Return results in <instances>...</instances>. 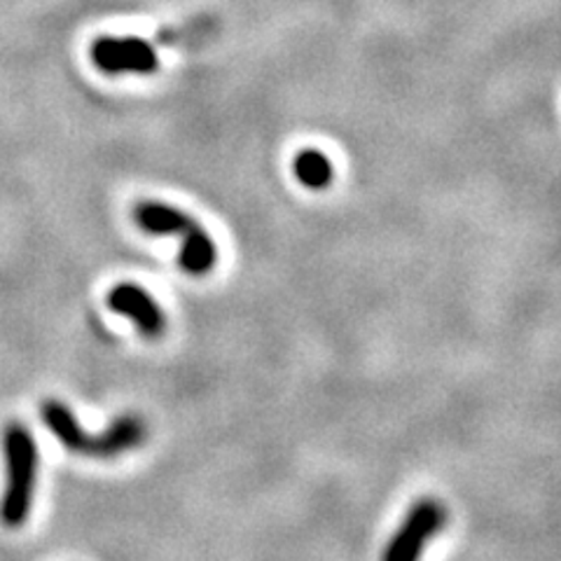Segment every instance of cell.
Returning a JSON list of instances; mask_svg holds the SVG:
<instances>
[{
	"label": "cell",
	"instance_id": "cell-1",
	"mask_svg": "<svg viewBox=\"0 0 561 561\" xmlns=\"http://www.w3.org/2000/svg\"><path fill=\"white\" fill-rule=\"evenodd\" d=\"M3 456H5V489L0 496V522L8 529H22L26 524L35 484H38L41 451L28 426L12 421L3 431Z\"/></svg>",
	"mask_w": 561,
	"mask_h": 561
},
{
	"label": "cell",
	"instance_id": "cell-2",
	"mask_svg": "<svg viewBox=\"0 0 561 561\" xmlns=\"http://www.w3.org/2000/svg\"><path fill=\"white\" fill-rule=\"evenodd\" d=\"M447 524V507L437 499H419L398 526V531L386 542L381 561H419L428 542Z\"/></svg>",
	"mask_w": 561,
	"mask_h": 561
},
{
	"label": "cell",
	"instance_id": "cell-3",
	"mask_svg": "<svg viewBox=\"0 0 561 561\" xmlns=\"http://www.w3.org/2000/svg\"><path fill=\"white\" fill-rule=\"evenodd\" d=\"M90 57L101 73L108 76H150L160 68L152 43L138 38V35H101L99 41H94Z\"/></svg>",
	"mask_w": 561,
	"mask_h": 561
},
{
	"label": "cell",
	"instance_id": "cell-4",
	"mask_svg": "<svg viewBox=\"0 0 561 561\" xmlns=\"http://www.w3.org/2000/svg\"><path fill=\"white\" fill-rule=\"evenodd\" d=\"M105 305H108L111 311L125 316L129 323L136 325L140 335H146L148 340H157L167 330V316L162 307L157 305L154 297L136 284H117L108 297H105Z\"/></svg>",
	"mask_w": 561,
	"mask_h": 561
},
{
	"label": "cell",
	"instance_id": "cell-5",
	"mask_svg": "<svg viewBox=\"0 0 561 561\" xmlns=\"http://www.w3.org/2000/svg\"><path fill=\"white\" fill-rule=\"evenodd\" d=\"M146 421L138 414H119L101 433L90 437V451H87V456H92V459H115V456L136 449L146 440Z\"/></svg>",
	"mask_w": 561,
	"mask_h": 561
},
{
	"label": "cell",
	"instance_id": "cell-6",
	"mask_svg": "<svg viewBox=\"0 0 561 561\" xmlns=\"http://www.w3.org/2000/svg\"><path fill=\"white\" fill-rule=\"evenodd\" d=\"M134 220L146 234L152 237H183L197 220L183 208L167 202H138L134 208Z\"/></svg>",
	"mask_w": 561,
	"mask_h": 561
},
{
	"label": "cell",
	"instance_id": "cell-7",
	"mask_svg": "<svg viewBox=\"0 0 561 561\" xmlns=\"http://www.w3.org/2000/svg\"><path fill=\"white\" fill-rule=\"evenodd\" d=\"M41 416L45 421L47 431L57 437V440L64 445V449H68L70 454L87 456V451H90L92 435L82 428L76 412L70 410L66 402L57 398L45 400L41 408Z\"/></svg>",
	"mask_w": 561,
	"mask_h": 561
},
{
	"label": "cell",
	"instance_id": "cell-8",
	"mask_svg": "<svg viewBox=\"0 0 561 561\" xmlns=\"http://www.w3.org/2000/svg\"><path fill=\"white\" fill-rule=\"evenodd\" d=\"M181 251H179V265L190 276H204L216 267L218 262V245L216 239L210 237L204 227L197 222L195 227L181 237Z\"/></svg>",
	"mask_w": 561,
	"mask_h": 561
},
{
	"label": "cell",
	"instance_id": "cell-9",
	"mask_svg": "<svg viewBox=\"0 0 561 561\" xmlns=\"http://www.w3.org/2000/svg\"><path fill=\"white\" fill-rule=\"evenodd\" d=\"M293 173L295 179L309 190H325L332 183V179H335V169H332L328 154L316 148H307L295 154Z\"/></svg>",
	"mask_w": 561,
	"mask_h": 561
}]
</instances>
